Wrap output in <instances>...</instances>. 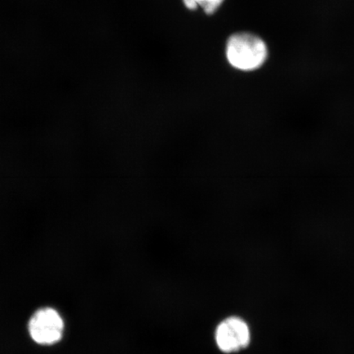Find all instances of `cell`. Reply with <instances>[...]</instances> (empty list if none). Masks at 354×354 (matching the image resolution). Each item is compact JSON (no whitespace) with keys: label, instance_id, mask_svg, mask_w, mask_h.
Returning a JSON list of instances; mask_svg holds the SVG:
<instances>
[{"label":"cell","instance_id":"obj_1","mask_svg":"<svg viewBox=\"0 0 354 354\" xmlns=\"http://www.w3.org/2000/svg\"><path fill=\"white\" fill-rule=\"evenodd\" d=\"M227 63L240 72L250 73L262 68L268 57L263 39L250 32H236L229 37L225 46Z\"/></svg>","mask_w":354,"mask_h":354},{"label":"cell","instance_id":"obj_2","mask_svg":"<svg viewBox=\"0 0 354 354\" xmlns=\"http://www.w3.org/2000/svg\"><path fill=\"white\" fill-rule=\"evenodd\" d=\"M28 330L35 344L43 347L54 346L64 338L65 322L57 309L44 307L30 317Z\"/></svg>","mask_w":354,"mask_h":354},{"label":"cell","instance_id":"obj_3","mask_svg":"<svg viewBox=\"0 0 354 354\" xmlns=\"http://www.w3.org/2000/svg\"><path fill=\"white\" fill-rule=\"evenodd\" d=\"M214 339L216 347L221 353H240L250 344V327L243 318L236 315L228 316L216 326Z\"/></svg>","mask_w":354,"mask_h":354},{"label":"cell","instance_id":"obj_4","mask_svg":"<svg viewBox=\"0 0 354 354\" xmlns=\"http://www.w3.org/2000/svg\"><path fill=\"white\" fill-rule=\"evenodd\" d=\"M225 1V0H183L184 6L188 10L196 11L198 8H201L209 16L218 12Z\"/></svg>","mask_w":354,"mask_h":354}]
</instances>
